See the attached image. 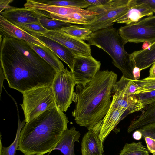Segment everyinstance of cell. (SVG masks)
<instances>
[{"instance_id":"6da1fadb","label":"cell","mask_w":155,"mask_h":155,"mask_svg":"<svg viewBox=\"0 0 155 155\" xmlns=\"http://www.w3.org/2000/svg\"><path fill=\"white\" fill-rule=\"evenodd\" d=\"M117 78L113 71L99 70L89 81L76 84L73 99L76 105L72 115L78 124L89 130L103 118L110 107Z\"/></svg>"},{"instance_id":"7a4b0ae2","label":"cell","mask_w":155,"mask_h":155,"mask_svg":"<svg viewBox=\"0 0 155 155\" xmlns=\"http://www.w3.org/2000/svg\"><path fill=\"white\" fill-rule=\"evenodd\" d=\"M68 118L56 107L26 123L22 128L17 150L24 155H44L54 150L68 129Z\"/></svg>"},{"instance_id":"3957f363","label":"cell","mask_w":155,"mask_h":155,"mask_svg":"<svg viewBox=\"0 0 155 155\" xmlns=\"http://www.w3.org/2000/svg\"><path fill=\"white\" fill-rule=\"evenodd\" d=\"M0 67L9 87L22 93L40 87L51 86L58 72L33 64L3 37H0Z\"/></svg>"},{"instance_id":"277c9868","label":"cell","mask_w":155,"mask_h":155,"mask_svg":"<svg viewBox=\"0 0 155 155\" xmlns=\"http://www.w3.org/2000/svg\"><path fill=\"white\" fill-rule=\"evenodd\" d=\"M87 41L90 45L95 46L107 52L111 58L113 64L121 71L122 76L134 80L133 70L136 66L130 54L125 51L126 43L116 28L111 27L96 31Z\"/></svg>"},{"instance_id":"5b68a950","label":"cell","mask_w":155,"mask_h":155,"mask_svg":"<svg viewBox=\"0 0 155 155\" xmlns=\"http://www.w3.org/2000/svg\"><path fill=\"white\" fill-rule=\"evenodd\" d=\"M22 94L21 105L26 123L46 110L56 107L51 86L34 88Z\"/></svg>"},{"instance_id":"8992f818","label":"cell","mask_w":155,"mask_h":155,"mask_svg":"<svg viewBox=\"0 0 155 155\" xmlns=\"http://www.w3.org/2000/svg\"><path fill=\"white\" fill-rule=\"evenodd\" d=\"M129 0H109L98 6H89L86 10L98 14L89 24L79 26L87 28L92 32L112 27L114 21L127 10Z\"/></svg>"},{"instance_id":"52a82bcc","label":"cell","mask_w":155,"mask_h":155,"mask_svg":"<svg viewBox=\"0 0 155 155\" xmlns=\"http://www.w3.org/2000/svg\"><path fill=\"white\" fill-rule=\"evenodd\" d=\"M76 84L71 71L66 68L57 72L53 82L52 87L56 107L66 112L73 101L74 87Z\"/></svg>"},{"instance_id":"ba28073f","label":"cell","mask_w":155,"mask_h":155,"mask_svg":"<svg viewBox=\"0 0 155 155\" xmlns=\"http://www.w3.org/2000/svg\"><path fill=\"white\" fill-rule=\"evenodd\" d=\"M128 79L123 76L115 83L112 91V98L108 111L118 107L126 108L129 114L141 110L146 107L134 95L128 92Z\"/></svg>"},{"instance_id":"9c48e42d","label":"cell","mask_w":155,"mask_h":155,"mask_svg":"<svg viewBox=\"0 0 155 155\" xmlns=\"http://www.w3.org/2000/svg\"><path fill=\"white\" fill-rule=\"evenodd\" d=\"M101 63L92 56L75 55L72 72L76 84L90 81L100 70Z\"/></svg>"},{"instance_id":"30bf717a","label":"cell","mask_w":155,"mask_h":155,"mask_svg":"<svg viewBox=\"0 0 155 155\" xmlns=\"http://www.w3.org/2000/svg\"><path fill=\"white\" fill-rule=\"evenodd\" d=\"M118 32L126 43L155 41V27L138 23L122 26Z\"/></svg>"},{"instance_id":"8fae6325","label":"cell","mask_w":155,"mask_h":155,"mask_svg":"<svg viewBox=\"0 0 155 155\" xmlns=\"http://www.w3.org/2000/svg\"><path fill=\"white\" fill-rule=\"evenodd\" d=\"M42 35L68 48L76 55H91L90 45L89 44L68 35L61 29L48 31Z\"/></svg>"},{"instance_id":"7c38bea8","label":"cell","mask_w":155,"mask_h":155,"mask_svg":"<svg viewBox=\"0 0 155 155\" xmlns=\"http://www.w3.org/2000/svg\"><path fill=\"white\" fill-rule=\"evenodd\" d=\"M0 15L15 25L33 23H40V18L44 16L51 18L49 14L25 7L19 8L13 7L2 12Z\"/></svg>"},{"instance_id":"4fadbf2b","label":"cell","mask_w":155,"mask_h":155,"mask_svg":"<svg viewBox=\"0 0 155 155\" xmlns=\"http://www.w3.org/2000/svg\"><path fill=\"white\" fill-rule=\"evenodd\" d=\"M128 114L125 108L118 107L108 111L103 118L96 125L92 130L97 134L103 142L118 123Z\"/></svg>"},{"instance_id":"5bb4252c","label":"cell","mask_w":155,"mask_h":155,"mask_svg":"<svg viewBox=\"0 0 155 155\" xmlns=\"http://www.w3.org/2000/svg\"><path fill=\"white\" fill-rule=\"evenodd\" d=\"M127 5L126 12L114 23L129 25L137 23L142 18L152 16L153 14L151 8L143 3L138 2L137 0H129Z\"/></svg>"},{"instance_id":"9a60e30c","label":"cell","mask_w":155,"mask_h":155,"mask_svg":"<svg viewBox=\"0 0 155 155\" xmlns=\"http://www.w3.org/2000/svg\"><path fill=\"white\" fill-rule=\"evenodd\" d=\"M0 36L24 40L42 47L46 45L28 33L11 23L0 15Z\"/></svg>"},{"instance_id":"2e32d148","label":"cell","mask_w":155,"mask_h":155,"mask_svg":"<svg viewBox=\"0 0 155 155\" xmlns=\"http://www.w3.org/2000/svg\"><path fill=\"white\" fill-rule=\"evenodd\" d=\"M37 38L50 48L60 58L65 62L71 71L72 70L75 55L70 49L40 34L28 32Z\"/></svg>"},{"instance_id":"e0dca14e","label":"cell","mask_w":155,"mask_h":155,"mask_svg":"<svg viewBox=\"0 0 155 155\" xmlns=\"http://www.w3.org/2000/svg\"><path fill=\"white\" fill-rule=\"evenodd\" d=\"M7 38L13 46L33 64L45 69H55L32 49L28 42L16 38Z\"/></svg>"},{"instance_id":"ac0fdd59","label":"cell","mask_w":155,"mask_h":155,"mask_svg":"<svg viewBox=\"0 0 155 155\" xmlns=\"http://www.w3.org/2000/svg\"><path fill=\"white\" fill-rule=\"evenodd\" d=\"M25 8L38 10L44 11L49 13L65 15L76 13L88 14H96L95 12L79 8H70L46 5L34 0H27L24 5Z\"/></svg>"},{"instance_id":"d6986e66","label":"cell","mask_w":155,"mask_h":155,"mask_svg":"<svg viewBox=\"0 0 155 155\" xmlns=\"http://www.w3.org/2000/svg\"><path fill=\"white\" fill-rule=\"evenodd\" d=\"M80 135L74 127L68 129L63 133L54 150H59L64 155H75L74 143L79 142Z\"/></svg>"},{"instance_id":"ffe728a7","label":"cell","mask_w":155,"mask_h":155,"mask_svg":"<svg viewBox=\"0 0 155 155\" xmlns=\"http://www.w3.org/2000/svg\"><path fill=\"white\" fill-rule=\"evenodd\" d=\"M81 146L82 155H103V142L92 130H89L85 134Z\"/></svg>"},{"instance_id":"44dd1931","label":"cell","mask_w":155,"mask_h":155,"mask_svg":"<svg viewBox=\"0 0 155 155\" xmlns=\"http://www.w3.org/2000/svg\"><path fill=\"white\" fill-rule=\"evenodd\" d=\"M130 54L133 62L141 70L149 68L155 62V41L148 49L135 51Z\"/></svg>"},{"instance_id":"7402d4cb","label":"cell","mask_w":155,"mask_h":155,"mask_svg":"<svg viewBox=\"0 0 155 155\" xmlns=\"http://www.w3.org/2000/svg\"><path fill=\"white\" fill-rule=\"evenodd\" d=\"M28 43L31 47L54 68L57 72L65 69L63 64L60 61L58 57L47 46L42 47L34 44Z\"/></svg>"},{"instance_id":"603a6c76","label":"cell","mask_w":155,"mask_h":155,"mask_svg":"<svg viewBox=\"0 0 155 155\" xmlns=\"http://www.w3.org/2000/svg\"><path fill=\"white\" fill-rule=\"evenodd\" d=\"M146 107L145 110L138 118L131 123L128 128V133L147 124L155 123V102Z\"/></svg>"},{"instance_id":"cb8c5ba5","label":"cell","mask_w":155,"mask_h":155,"mask_svg":"<svg viewBox=\"0 0 155 155\" xmlns=\"http://www.w3.org/2000/svg\"><path fill=\"white\" fill-rule=\"evenodd\" d=\"M98 14H88L76 13L65 15L49 13L51 18L69 23L86 25L91 22Z\"/></svg>"},{"instance_id":"d4e9b609","label":"cell","mask_w":155,"mask_h":155,"mask_svg":"<svg viewBox=\"0 0 155 155\" xmlns=\"http://www.w3.org/2000/svg\"><path fill=\"white\" fill-rule=\"evenodd\" d=\"M38 2L42 4L58 6L70 8H88L90 6L86 0H36Z\"/></svg>"},{"instance_id":"484cf974","label":"cell","mask_w":155,"mask_h":155,"mask_svg":"<svg viewBox=\"0 0 155 155\" xmlns=\"http://www.w3.org/2000/svg\"><path fill=\"white\" fill-rule=\"evenodd\" d=\"M61 30L68 35L82 41H87L93 33L87 28L73 25Z\"/></svg>"},{"instance_id":"4316f807","label":"cell","mask_w":155,"mask_h":155,"mask_svg":"<svg viewBox=\"0 0 155 155\" xmlns=\"http://www.w3.org/2000/svg\"><path fill=\"white\" fill-rule=\"evenodd\" d=\"M149 152L142 142H133L126 143L119 155H149Z\"/></svg>"},{"instance_id":"83f0119b","label":"cell","mask_w":155,"mask_h":155,"mask_svg":"<svg viewBox=\"0 0 155 155\" xmlns=\"http://www.w3.org/2000/svg\"><path fill=\"white\" fill-rule=\"evenodd\" d=\"M40 22L42 26L48 31L58 30L72 25L55 19L48 18L44 16L41 18Z\"/></svg>"},{"instance_id":"f1b7e54d","label":"cell","mask_w":155,"mask_h":155,"mask_svg":"<svg viewBox=\"0 0 155 155\" xmlns=\"http://www.w3.org/2000/svg\"><path fill=\"white\" fill-rule=\"evenodd\" d=\"M137 86L134 95L138 93L155 90V78H147L138 80L130 79Z\"/></svg>"},{"instance_id":"f546056e","label":"cell","mask_w":155,"mask_h":155,"mask_svg":"<svg viewBox=\"0 0 155 155\" xmlns=\"http://www.w3.org/2000/svg\"><path fill=\"white\" fill-rule=\"evenodd\" d=\"M24 125V123H19L15 139L9 146L4 147L1 145V155H15L16 151L18 147L21 131Z\"/></svg>"},{"instance_id":"4dcf8cb0","label":"cell","mask_w":155,"mask_h":155,"mask_svg":"<svg viewBox=\"0 0 155 155\" xmlns=\"http://www.w3.org/2000/svg\"><path fill=\"white\" fill-rule=\"evenodd\" d=\"M27 32H33L43 35L48 30L44 28L41 23H25L15 25Z\"/></svg>"},{"instance_id":"1f68e13d","label":"cell","mask_w":155,"mask_h":155,"mask_svg":"<svg viewBox=\"0 0 155 155\" xmlns=\"http://www.w3.org/2000/svg\"><path fill=\"white\" fill-rule=\"evenodd\" d=\"M134 95L145 107L155 102V90L140 93Z\"/></svg>"},{"instance_id":"d6a6232c","label":"cell","mask_w":155,"mask_h":155,"mask_svg":"<svg viewBox=\"0 0 155 155\" xmlns=\"http://www.w3.org/2000/svg\"><path fill=\"white\" fill-rule=\"evenodd\" d=\"M138 130L141 132L143 138L148 136L155 139V123L143 126Z\"/></svg>"},{"instance_id":"836d02e7","label":"cell","mask_w":155,"mask_h":155,"mask_svg":"<svg viewBox=\"0 0 155 155\" xmlns=\"http://www.w3.org/2000/svg\"><path fill=\"white\" fill-rule=\"evenodd\" d=\"M144 138L149 152L153 155H155V139L148 136L145 137Z\"/></svg>"},{"instance_id":"e575fe53","label":"cell","mask_w":155,"mask_h":155,"mask_svg":"<svg viewBox=\"0 0 155 155\" xmlns=\"http://www.w3.org/2000/svg\"><path fill=\"white\" fill-rule=\"evenodd\" d=\"M138 24L155 27V16H151L141 20Z\"/></svg>"},{"instance_id":"d590c367","label":"cell","mask_w":155,"mask_h":155,"mask_svg":"<svg viewBox=\"0 0 155 155\" xmlns=\"http://www.w3.org/2000/svg\"><path fill=\"white\" fill-rule=\"evenodd\" d=\"M13 0H0V13L4 10L11 9L13 7L9 5Z\"/></svg>"},{"instance_id":"8d00e7d4","label":"cell","mask_w":155,"mask_h":155,"mask_svg":"<svg viewBox=\"0 0 155 155\" xmlns=\"http://www.w3.org/2000/svg\"><path fill=\"white\" fill-rule=\"evenodd\" d=\"M109 0H86L90 5V6H98L103 5L107 3Z\"/></svg>"},{"instance_id":"74e56055","label":"cell","mask_w":155,"mask_h":155,"mask_svg":"<svg viewBox=\"0 0 155 155\" xmlns=\"http://www.w3.org/2000/svg\"><path fill=\"white\" fill-rule=\"evenodd\" d=\"M140 3H143L153 11L155 9V0H137Z\"/></svg>"},{"instance_id":"f35d334b","label":"cell","mask_w":155,"mask_h":155,"mask_svg":"<svg viewBox=\"0 0 155 155\" xmlns=\"http://www.w3.org/2000/svg\"><path fill=\"white\" fill-rule=\"evenodd\" d=\"M141 71L140 69L136 66L134 68L133 70V74L134 80L139 79Z\"/></svg>"},{"instance_id":"ab89813d","label":"cell","mask_w":155,"mask_h":155,"mask_svg":"<svg viewBox=\"0 0 155 155\" xmlns=\"http://www.w3.org/2000/svg\"><path fill=\"white\" fill-rule=\"evenodd\" d=\"M133 138L136 140H139L142 137V134L141 132L139 130L134 131L133 134Z\"/></svg>"},{"instance_id":"60d3db41","label":"cell","mask_w":155,"mask_h":155,"mask_svg":"<svg viewBox=\"0 0 155 155\" xmlns=\"http://www.w3.org/2000/svg\"><path fill=\"white\" fill-rule=\"evenodd\" d=\"M148 77H155V62L152 65L149 71V75Z\"/></svg>"},{"instance_id":"b9f144b4","label":"cell","mask_w":155,"mask_h":155,"mask_svg":"<svg viewBox=\"0 0 155 155\" xmlns=\"http://www.w3.org/2000/svg\"><path fill=\"white\" fill-rule=\"evenodd\" d=\"M0 87H1V90H0V94L2 92V86L3 85V83L4 79H5V76L4 75L3 71L2 68L0 67Z\"/></svg>"},{"instance_id":"7bdbcfd3","label":"cell","mask_w":155,"mask_h":155,"mask_svg":"<svg viewBox=\"0 0 155 155\" xmlns=\"http://www.w3.org/2000/svg\"><path fill=\"white\" fill-rule=\"evenodd\" d=\"M150 42H145L143 43L142 46V48L143 50H145L148 49L152 44Z\"/></svg>"},{"instance_id":"ee69618b","label":"cell","mask_w":155,"mask_h":155,"mask_svg":"<svg viewBox=\"0 0 155 155\" xmlns=\"http://www.w3.org/2000/svg\"><path fill=\"white\" fill-rule=\"evenodd\" d=\"M153 13H155V9L153 11Z\"/></svg>"},{"instance_id":"f6af8a7d","label":"cell","mask_w":155,"mask_h":155,"mask_svg":"<svg viewBox=\"0 0 155 155\" xmlns=\"http://www.w3.org/2000/svg\"></svg>"}]
</instances>
